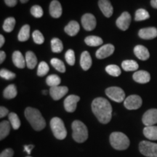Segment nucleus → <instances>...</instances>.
I'll use <instances>...</instances> for the list:
<instances>
[{
  "label": "nucleus",
  "mask_w": 157,
  "mask_h": 157,
  "mask_svg": "<svg viewBox=\"0 0 157 157\" xmlns=\"http://www.w3.org/2000/svg\"><path fill=\"white\" fill-rule=\"evenodd\" d=\"M143 101L139 95H132L127 97L124 102V105L128 110H136L142 105Z\"/></svg>",
  "instance_id": "8"
},
{
  "label": "nucleus",
  "mask_w": 157,
  "mask_h": 157,
  "mask_svg": "<svg viewBox=\"0 0 157 157\" xmlns=\"http://www.w3.org/2000/svg\"><path fill=\"white\" fill-rule=\"evenodd\" d=\"M13 63L17 68H24L25 66V59L20 51H15L13 54Z\"/></svg>",
  "instance_id": "21"
},
{
  "label": "nucleus",
  "mask_w": 157,
  "mask_h": 157,
  "mask_svg": "<svg viewBox=\"0 0 157 157\" xmlns=\"http://www.w3.org/2000/svg\"><path fill=\"white\" fill-rule=\"evenodd\" d=\"M42 93L44 94V95H47V93H48V91H47V90H43Z\"/></svg>",
  "instance_id": "50"
},
{
  "label": "nucleus",
  "mask_w": 157,
  "mask_h": 157,
  "mask_svg": "<svg viewBox=\"0 0 157 157\" xmlns=\"http://www.w3.org/2000/svg\"><path fill=\"white\" fill-rule=\"evenodd\" d=\"M121 67L126 71H136L138 68L139 66L137 63L132 60H127L122 62L121 63Z\"/></svg>",
  "instance_id": "28"
},
{
  "label": "nucleus",
  "mask_w": 157,
  "mask_h": 157,
  "mask_svg": "<svg viewBox=\"0 0 157 157\" xmlns=\"http://www.w3.org/2000/svg\"><path fill=\"white\" fill-rule=\"evenodd\" d=\"M86 44L91 47H97L103 44V41L101 37L96 36H89L84 39Z\"/></svg>",
  "instance_id": "29"
},
{
  "label": "nucleus",
  "mask_w": 157,
  "mask_h": 157,
  "mask_svg": "<svg viewBox=\"0 0 157 157\" xmlns=\"http://www.w3.org/2000/svg\"><path fill=\"white\" fill-rule=\"evenodd\" d=\"M20 1H21V3L24 4V3H26L27 2L29 1V0H20Z\"/></svg>",
  "instance_id": "49"
},
{
  "label": "nucleus",
  "mask_w": 157,
  "mask_h": 157,
  "mask_svg": "<svg viewBox=\"0 0 157 157\" xmlns=\"http://www.w3.org/2000/svg\"><path fill=\"white\" fill-rule=\"evenodd\" d=\"M15 25V19L13 17H10L5 21L3 24V29L6 32L10 33L13 31Z\"/></svg>",
  "instance_id": "32"
},
{
  "label": "nucleus",
  "mask_w": 157,
  "mask_h": 157,
  "mask_svg": "<svg viewBox=\"0 0 157 157\" xmlns=\"http://www.w3.org/2000/svg\"><path fill=\"white\" fill-rule=\"evenodd\" d=\"M105 71H106V72L109 74V75L116 76V77L120 76L121 73L120 68L118 66H117V65L113 64L107 66L106 68H105Z\"/></svg>",
  "instance_id": "35"
},
{
  "label": "nucleus",
  "mask_w": 157,
  "mask_h": 157,
  "mask_svg": "<svg viewBox=\"0 0 157 157\" xmlns=\"http://www.w3.org/2000/svg\"><path fill=\"white\" fill-rule=\"evenodd\" d=\"M7 114H9L8 109H7V108H5L4 106L0 107V118L5 117Z\"/></svg>",
  "instance_id": "43"
},
{
  "label": "nucleus",
  "mask_w": 157,
  "mask_h": 157,
  "mask_svg": "<svg viewBox=\"0 0 157 157\" xmlns=\"http://www.w3.org/2000/svg\"><path fill=\"white\" fill-rule=\"evenodd\" d=\"M25 117L31 126L36 131H41L46 127V121L38 109L28 107L25 110Z\"/></svg>",
  "instance_id": "2"
},
{
  "label": "nucleus",
  "mask_w": 157,
  "mask_h": 157,
  "mask_svg": "<svg viewBox=\"0 0 157 157\" xmlns=\"http://www.w3.org/2000/svg\"><path fill=\"white\" fill-rule=\"evenodd\" d=\"M14 155V151L12 148H6L0 154V157H13Z\"/></svg>",
  "instance_id": "42"
},
{
  "label": "nucleus",
  "mask_w": 157,
  "mask_h": 157,
  "mask_svg": "<svg viewBox=\"0 0 157 157\" xmlns=\"http://www.w3.org/2000/svg\"><path fill=\"white\" fill-rule=\"evenodd\" d=\"M133 79L137 83L146 84L150 82L151 76L146 71H137L132 76Z\"/></svg>",
  "instance_id": "17"
},
{
  "label": "nucleus",
  "mask_w": 157,
  "mask_h": 157,
  "mask_svg": "<svg viewBox=\"0 0 157 157\" xmlns=\"http://www.w3.org/2000/svg\"><path fill=\"white\" fill-rule=\"evenodd\" d=\"M139 151L143 156L157 157V143L143 140L139 143Z\"/></svg>",
  "instance_id": "6"
},
{
  "label": "nucleus",
  "mask_w": 157,
  "mask_h": 157,
  "mask_svg": "<svg viewBox=\"0 0 157 157\" xmlns=\"http://www.w3.org/2000/svg\"><path fill=\"white\" fill-rule=\"evenodd\" d=\"M115 48L113 44H107L102 46L101 48H99L96 52L95 56L96 58L98 59H103L108 57L111 56L114 52Z\"/></svg>",
  "instance_id": "14"
},
{
  "label": "nucleus",
  "mask_w": 157,
  "mask_h": 157,
  "mask_svg": "<svg viewBox=\"0 0 157 157\" xmlns=\"http://www.w3.org/2000/svg\"><path fill=\"white\" fill-rule=\"evenodd\" d=\"M142 121L146 127L154 126L157 124V109H151L148 110L143 114Z\"/></svg>",
  "instance_id": "9"
},
{
  "label": "nucleus",
  "mask_w": 157,
  "mask_h": 157,
  "mask_svg": "<svg viewBox=\"0 0 157 157\" xmlns=\"http://www.w3.org/2000/svg\"><path fill=\"white\" fill-rule=\"evenodd\" d=\"M0 76L6 80H12L15 78V74L12 71H10L8 70L2 68L0 71Z\"/></svg>",
  "instance_id": "41"
},
{
  "label": "nucleus",
  "mask_w": 157,
  "mask_h": 157,
  "mask_svg": "<svg viewBox=\"0 0 157 157\" xmlns=\"http://www.w3.org/2000/svg\"><path fill=\"white\" fill-rule=\"evenodd\" d=\"M151 5L154 8L157 9V0H151Z\"/></svg>",
  "instance_id": "48"
},
{
  "label": "nucleus",
  "mask_w": 157,
  "mask_h": 157,
  "mask_svg": "<svg viewBox=\"0 0 157 157\" xmlns=\"http://www.w3.org/2000/svg\"><path fill=\"white\" fill-rule=\"evenodd\" d=\"M5 2L8 7H15L17 5V0H5Z\"/></svg>",
  "instance_id": "44"
},
{
  "label": "nucleus",
  "mask_w": 157,
  "mask_h": 157,
  "mask_svg": "<svg viewBox=\"0 0 157 157\" xmlns=\"http://www.w3.org/2000/svg\"><path fill=\"white\" fill-rule=\"evenodd\" d=\"M51 65H52L60 73H64L66 71V66L62 60H59L58 58L51 59Z\"/></svg>",
  "instance_id": "34"
},
{
  "label": "nucleus",
  "mask_w": 157,
  "mask_h": 157,
  "mask_svg": "<svg viewBox=\"0 0 157 157\" xmlns=\"http://www.w3.org/2000/svg\"><path fill=\"white\" fill-rule=\"evenodd\" d=\"M98 6L103 14L106 17H110L113 13V6L109 0H99Z\"/></svg>",
  "instance_id": "15"
},
{
  "label": "nucleus",
  "mask_w": 157,
  "mask_h": 157,
  "mask_svg": "<svg viewBox=\"0 0 157 157\" xmlns=\"http://www.w3.org/2000/svg\"><path fill=\"white\" fill-rule=\"evenodd\" d=\"M134 53L137 58L141 60H148L150 57V53L146 47L143 45H137L134 48Z\"/></svg>",
  "instance_id": "19"
},
{
  "label": "nucleus",
  "mask_w": 157,
  "mask_h": 157,
  "mask_svg": "<svg viewBox=\"0 0 157 157\" xmlns=\"http://www.w3.org/2000/svg\"><path fill=\"white\" fill-rule=\"evenodd\" d=\"M68 92V88L65 86H57V87H50V95L55 101H58L64 97Z\"/></svg>",
  "instance_id": "13"
},
{
  "label": "nucleus",
  "mask_w": 157,
  "mask_h": 157,
  "mask_svg": "<svg viewBox=\"0 0 157 157\" xmlns=\"http://www.w3.org/2000/svg\"><path fill=\"white\" fill-rule=\"evenodd\" d=\"M92 111L98 120L102 124H108L112 118V106L104 98H97L92 103Z\"/></svg>",
  "instance_id": "1"
},
{
  "label": "nucleus",
  "mask_w": 157,
  "mask_h": 157,
  "mask_svg": "<svg viewBox=\"0 0 157 157\" xmlns=\"http://www.w3.org/2000/svg\"><path fill=\"white\" fill-rule=\"evenodd\" d=\"M8 119L12 127L14 129H18L21 127V120H20L18 116L15 113L11 112L8 114Z\"/></svg>",
  "instance_id": "31"
},
{
  "label": "nucleus",
  "mask_w": 157,
  "mask_h": 157,
  "mask_svg": "<svg viewBox=\"0 0 157 157\" xmlns=\"http://www.w3.org/2000/svg\"><path fill=\"white\" fill-rule=\"evenodd\" d=\"M51 49L53 52L59 53L63 50V45L60 39L58 38H53L51 40Z\"/></svg>",
  "instance_id": "30"
},
{
  "label": "nucleus",
  "mask_w": 157,
  "mask_h": 157,
  "mask_svg": "<svg viewBox=\"0 0 157 157\" xmlns=\"http://www.w3.org/2000/svg\"><path fill=\"white\" fill-rule=\"evenodd\" d=\"M50 71L48 64L46 62L42 61L39 64L38 69H37V75L39 76H44L48 73Z\"/></svg>",
  "instance_id": "37"
},
{
  "label": "nucleus",
  "mask_w": 157,
  "mask_h": 157,
  "mask_svg": "<svg viewBox=\"0 0 157 157\" xmlns=\"http://www.w3.org/2000/svg\"><path fill=\"white\" fill-rule=\"evenodd\" d=\"M109 141L111 146L118 151L126 150L130 144L128 137L121 132L111 133L109 137Z\"/></svg>",
  "instance_id": "3"
},
{
  "label": "nucleus",
  "mask_w": 157,
  "mask_h": 157,
  "mask_svg": "<svg viewBox=\"0 0 157 157\" xmlns=\"http://www.w3.org/2000/svg\"><path fill=\"white\" fill-rule=\"evenodd\" d=\"M80 101V98L77 95H68L64 101V108L67 112L73 113L76 109L77 103Z\"/></svg>",
  "instance_id": "11"
},
{
  "label": "nucleus",
  "mask_w": 157,
  "mask_h": 157,
  "mask_svg": "<svg viewBox=\"0 0 157 157\" xmlns=\"http://www.w3.org/2000/svg\"><path fill=\"white\" fill-rule=\"evenodd\" d=\"M26 66L29 69H34L37 64L36 56L32 51H28L25 56Z\"/></svg>",
  "instance_id": "23"
},
{
  "label": "nucleus",
  "mask_w": 157,
  "mask_h": 157,
  "mask_svg": "<svg viewBox=\"0 0 157 157\" xmlns=\"http://www.w3.org/2000/svg\"><path fill=\"white\" fill-rule=\"evenodd\" d=\"M82 24L86 31H90L95 29L97 25L96 19L93 14L86 13L82 17Z\"/></svg>",
  "instance_id": "10"
},
{
  "label": "nucleus",
  "mask_w": 157,
  "mask_h": 157,
  "mask_svg": "<svg viewBox=\"0 0 157 157\" xmlns=\"http://www.w3.org/2000/svg\"><path fill=\"white\" fill-rule=\"evenodd\" d=\"M66 60L67 63L70 66H74L75 64V53H74V50H68L67 52H66Z\"/></svg>",
  "instance_id": "39"
},
{
  "label": "nucleus",
  "mask_w": 157,
  "mask_h": 157,
  "mask_svg": "<svg viewBox=\"0 0 157 157\" xmlns=\"http://www.w3.org/2000/svg\"><path fill=\"white\" fill-rule=\"evenodd\" d=\"M31 13L33 16L39 18L43 15V10L39 5H34L31 8Z\"/></svg>",
  "instance_id": "40"
},
{
  "label": "nucleus",
  "mask_w": 157,
  "mask_h": 157,
  "mask_svg": "<svg viewBox=\"0 0 157 157\" xmlns=\"http://www.w3.org/2000/svg\"><path fill=\"white\" fill-rule=\"evenodd\" d=\"M4 44H5V37L3 35H0V47H2Z\"/></svg>",
  "instance_id": "47"
},
{
  "label": "nucleus",
  "mask_w": 157,
  "mask_h": 157,
  "mask_svg": "<svg viewBox=\"0 0 157 157\" xmlns=\"http://www.w3.org/2000/svg\"><path fill=\"white\" fill-rule=\"evenodd\" d=\"M50 127L56 138L58 140H64L67 135V131L63 121L58 117H54L50 121Z\"/></svg>",
  "instance_id": "5"
},
{
  "label": "nucleus",
  "mask_w": 157,
  "mask_h": 157,
  "mask_svg": "<svg viewBox=\"0 0 157 157\" xmlns=\"http://www.w3.org/2000/svg\"><path fill=\"white\" fill-rule=\"evenodd\" d=\"M10 123L8 121H2L0 123V140H2L8 136L10 132Z\"/></svg>",
  "instance_id": "25"
},
{
  "label": "nucleus",
  "mask_w": 157,
  "mask_h": 157,
  "mask_svg": "<svg viewBox=\"0 0 157 157\" xmlns=\"http://www.w3.org/2000/svg\"><path fill=\"white\" fill-rule=\"evenodd\" d=\"M30 37V26L29 25H24L20 30L18 34V40L20 42H25Z\"/></svg>",
  "instance_id": "27"
},
{
  "label": "nucleus",
  "mask_w": 157,
  "mask_h": 157,
  "mask_svg": "<svg viewBox=\"0 0 157 157\" xmlns=\"http://www.w3.org/2000/svg\"><path fill=\"white\" fill-rule=\"evenodd\" d=\"M65 32L71 36H74L78 33L80 30V26L77 21H71L65 27Z\"/></svg>",
  "instance_id": "20"
},
{
  "label": "nucleus",
  "mask_w": 157,
  "mask_h": 157,
  "mask_svg": "<svg viewBox=\"0 0 157 157\" xmlns=\"http://www.w3.org/2000/svg\"><path fill=\"white\" fill-rule=\"evenodd\" d=\"M34 145H28V146H25L24 148H25V151H27L29 154H31V151L32 150L33 148H34Z\"/></svg>",
  "instance_id": "45"
},
{
  "label": "nucleus",
  "mask_w": 157,
  "mask_h": 157,
  "mask_svg": "<svg viewBox=\"0 0 157 157\" xmlns=\"http://www.w3.org/2000/svg\"><path fill=\"white\" fill-rule=\"evenodd\" d=\"M6 58V54L4 51L0 52V63H2Z\"/></svg>",
  "instance_id": "46"
},
{
  "label": "nucleus",
  "mask_w": 157,
  "mask_h": 157,
  "mask_svg": "<svg viewBox=\"0 0 157 157\" xmlns=\"http://www.w3.org/2000/svg\"><path fill=\"white\" fill-rule=\"evenodd\" d=\"M138 36L143 39H152L157 36V29L155 27L142 29L139 31Z\"/></svg>",
  "instance_id": "16"
},
{
  "label": "nucleus",
  "mask_w": 157,
  "mask_h": 157,
  "mask_svg": "<svg viewBox=\"0 0 157 157\" xmlns=\"http://www.w3.org/2000/svg\"><path fill=\"white\" fill-rule=\"evenodd\" d=\"M63 13L62 6L58 0H53L50 5V14L52 17L58 18L61 16Z\"/></svg>",
  "instance_id": "18"
},
{
  "label": "nucleus",
  "mask_w": 157,
  "mask_h": 157,
  "mask_svg": "<svg viewBox=\"0 0 157 157\" xmlns=\"http://www.w3.org/2000/svg\"><path fill=\"white\" fill-rule=\"evenodd\" d=\"M80 65L82 69L87 71L92 66V58L87 51H84L81 55L80 58Z\"/></svg>",
  "instance_id": "22"
},
{
  "label": "nucleus",
  "mask_w": 157,
  "mask_h": 157,
  "mask_svg": "<svg viewBox=\"0 0 157 157\" xmlns=\"http://www.w3.org/2000/svg\"><path fill=\"white\" fill-rule=\"evenodd\" d=\"M105 94L110 99L117 102V103H121L124 101L125 93L121 88L119 87H111L105 90Z\"/></svg>",
  "instance_id": "7"
},
{
  "label": "nucleus",
  "mask_w": 157,
  "mask_h": 157,
  "mask_svg": "<svg viewBox=\"0 0 157 157\" xmlns=\"http://www.w3.org/2000/svg\"><path fill=\"white\" fill-rule=\"evenodd\" d=\"M143 135L151 140H157V126H148L143 129Z\"/></svg>",
  "instance_id": "24"
},
{
  "label": "nucleus",
  "mask_w": 157,
  "mask_h": 157,
  "mask_svg": "<svg viewBox=\"0 0 157 157\" xmlns=\"http://www.w3.org/2000/svg\"><path fill=\"white\" fill-rule=\"evenodd\" d=\"M17 94V88L14 84H10L3 92V95L6 99H13L16 97Z\"/></svg>",
  "instance_id": "26"
},
{
  "label": "nucleus",
  "mask_w": 157,
  "mask_h": 157,
  "mask_svg": "<svg viewBox=\"0 0 157 157\" xmlns=\"http://www.w3.org/2000/svg\"><path fill=\"white\" fill-rule=\"evenodd\" d=\"M33 39H34V42L37 44H42L44 42V37L43 36L42 33L38 30L34 31L33 32L32 34Z\"/></svg>",
  "instance_id": "38"
},
{
  "label": "nucleus",
  "mask_w": 157,
  "mask_h": 157,
  "mask_svg": "<svg viewBox=\"0 0 157 157\" xmlns=\"http://www.w3.org/2000/svg\"><path fill=\"white\" fill-rule=\"evenodd\" d=\"M131 23V15L127 12H124L117 20V25L119 29L126 31L128 29Z\"/></svg>",
  "instance_id": "12"
},
{
  "label": "nucleus",
  "mask_w": 157,
  "mask_h": 157,
  "mask_svg": "<svg viewBox=\"0 0 157 157\" xmlns=\"http://www.w3.org/2000/svg\"><path fill=\"white\" fill-rule=\"evenodd\" d=\"M72 137L76 142L82 143L85 142L88 138L87 127L82 121L75 120L72 123Z\"/></svg>",
  "instance_id": "4"
},
{
  "label": "nucleus",
  "mask_w": 157,
  "mask_h": 157,
  "mask_svg": "<svg viewBox=\"0 0 157 157\" xmlns=\"http://www.w3.org/2000/svg\"><path fill=\"white\" fill-rule=\"evenodd\" d=\"M61 82V79L59 77L58 75L56 74H52V75H50L48 76V78H46V83L48 86H50V87H57L59 86V84Z\"/></svg>",
  "instance_id": "33"
},
{
  "label": "nucleus",
  "mask_w": 157,
  "mask_h": 157,
  "mask_svg": "<svg viewBox=\"0 0 157 157\" xmlns=\"http://www.w3.org/2000/svg\"><path fill=\"white\" fill-rule=\"evenodd\" d=\"M26 157H32V156H26Z\"/></svg>",
  "instance_id": "51"
},
{
  "label": "nucleus",
  "mask_w": 157,
  "mask_h": 157,
  "mask_svg": "<svg viewBox=\"0 0 157 157\" xmlns=\"http://www.w3.org/2000/svg\"><path fill=\"white\" fill-rule=\"evenodd\" d=\"M149 17H150V15H149L148 12H147L144 9L137 10L136 13H135V20L136 21H145V20L148 19Z\"/></svg>",
  "instance_id": "36"
}]
</instances>
